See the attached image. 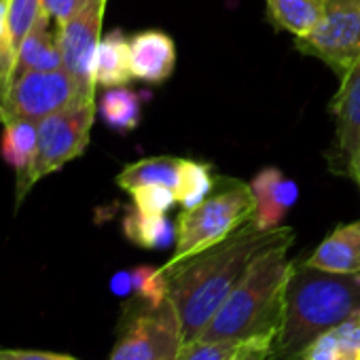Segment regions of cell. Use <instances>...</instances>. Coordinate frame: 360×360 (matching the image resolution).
I'll list each match as a JSON object with an SVG mask.
<instances>
[{"label":"cell","mask_w":360,"mask_h":360,"mask_svg":"<svg viewBox=\"0 0 360 360\" xmlns=\"http://www.w3.org/2000/svg\"><path fill=\"white\" fill-rule=\"evenodd\" d=\"M295 242L290 227L259 229L255 223L244 225L240 231L221 244L198 252L172 267H163L169 282V303L183 328V341L198 339L219 307L240 284L252 263L267 250Z\"/></svg>","instance_id":"1"},{"label":"cell","mask_w":360,"mask_h":360,"mask_svg":"<svg viewBox=\"0 0 360 360\" xmlns=\"http://www.w3.org/2000/svg\"><path fill=\"white\" fill-rule=\"evenodd\" d=\"M360 309V274H330L295 263L269 360H301L307 345Z\"/></svg>","instance_id":"2"},{"label":"cell","mask_w":360,"mask_h":360,"mask_svg":"<svg viewBox=\"0 0 360 360\" xmlns=\"http://www.w3.org/2000/svg\"><path fill=\"white\" fill-rule=\"evenodd\" d=\"M288 250L290 244H284L259 257L200 337L219 341L278 333L284 288L295 265V261L288 259Z\"/></svg>","instance_id":"3"},{"label":"cell","mask_w":360,"mask_h":360,"mask_svg":"<svg viewBox=\"0 0 360 360\" xmlns=\"http://www.w3.org/2000/svg\"><path fill=\"white\" fill-rule=\"evenodd\" d=\"M255 219V195L248 183L231 176H217L212 193L195 208L183 210L176 221L174 252L163 267H172L204 252Z\"/></svg>","instance_id":"4"},{"label":"cell","mask_w":360,"mask_h":360,"mask_svg":"<svg viewBox=\"0 0 360 360\" xmlns=\"http://www.w3.org/2000/svg\"><path fill=\"white\" fill-rule=\"evenodd\" d=\"M98 112L96 100L91 102H77L64 110H58L37 125V155L28 176L18 185V200L20 206L24 198L32 191V187L41 178L62 169L68 161L81 157L89 144L91 125Z\"/></svg>","instance_id":"5"},{"label":"cell","mask_w":360,"mask_h":360,"mask_svg":"<svg viewBox=\"0 0 360 360\" xmlns=\"http://www.w3.org/2000/svg\"><path fill=\"white\" fill-rule=\"evenodd\" d=\"M183 343V328L169 301L150 307L127 299L108 360H176Z\"/></svg>","instance_id":"6"},{"label":"cell","mask_w":360,"mask_h":360,"mask_svg":"<svg viewBox=\"0 0 360 360\" xmlns=\"http://www.w3.org/2000/svg\"><path fill=\"white\" fill-rule=\"evenodd\" d=\"M295 47L326 64L339 79L360 62V0H324V13Z\"/></svg>","instance_id":"7"},{"label":"cell","mask_w":360,"mask_h":360,"mask_svg":"<svg viewBox=\"0 0 360 360\" xmlns=\"http://www.w3.org/2000/svg\"><path fill=\"white\" fill-rule=\"evenodd\" d=\"M81 91L77 81L64 70H32L13 81L3 106H0V121L11 123L20 119L41 121L58 110H64L77 102H91Z\"/></svg>","instance_id":"8"},{"label":"cell","mask_w":360,"mask_h":360,"mask_svg":"<svg viewBox=\"0 0 360 360\" xmlns=\"http://www.w3.org/2000/svg\"><path fill=\"white\" fill-rule=\"evenodd\" d=\"M106 3L108 0H87V5L79 13L58 26V43L62 51L64 70L89 98H96L94 58L102 39Z\"/></svg>","instance_id":"9"},{"label":"cell","mask_w":360,"mask_h":360,"mask_svg":"<svg viewBox=\"0 0 360 360\" xmlns=\"http://www.w3.org/2000/svg\"><path fill=\"white\" fill-rule=\"evenodd\" d=\"M337 121V159L341 174L352 176L360 153V62L339 79V89L330 100Z\"/></svg>","instance_id":"10"},{"label":"cell","mask_w":360,"mask_h":360,"mask_svg":"<svg viewBox=\"0 0 360 360\" xmlns=\"http://www.w3.org/2000/svg\"><path fill=\"white\" fill-rule=\"evenodd\" d=\"M255 195V219L259 229H276L299 200V187L278 167L261 169L250 183Z\"/></svg>","instance_id":"11"},{"label":"cell","mask_w":360,"mask_h":360,"mask_svg":"<svg viewBox=\"0 0 360 360\" xmlns=\"http://www.w3.org/2000/svg\"><path fill=\"white\" fill-rule=\"evenodd\" d=\"M131 75L138 81L165 83L176 68V43L161 30H142L129 39Z\"/></svg>","instance_id":"12"},{"label":"cell","mask_w":360,"mask_h":360,"mask_svg":"<svg viewBox=\"0 0 360 360\" xmlns=\"http://www.w3.org/2000/svg\"><path fill=\"white\" fill-rule=\"evenodd\" d=\"M303 263L330 274H360V219L335 227Z\"/></svg>","instance_id":"13"},{"label":"cell","mask_w":360,"mask_h":360,"mask_svg":"<svg viewBox=\"0 0 360 360\" xmlns=\"http://www.w3.org/2000/svg\"><path fill=\"white\" fill-rule=\"evenodd\" d=\"M51 24H56V22L43 9L41 15L34 22L32 30L28 32V37L20 45L13 81L20 79L26 72H32V70H58V68H64L60 43H58V26L53 30Z\"/></svg>","instance_id":"14"},{"label":"cell","mask_w":360,"mask_h":360,"mask_svg":"<svg viewBox=\"0 0 360 360\" xmlns=\"http://www.w3.org/2000/svg\"><path fill=\"white\" fill-rule=\"evenodd\" d=\"M134 79L129 62V41L123 30H110L100 39L94 58V85L102 89L123 87Z\"/></svg>","instance_id":"15"},{"label":"cell","mask_w":360,"mask_h":360,"mask_svg":"<svg viewBox=\"0 0 360 360\" xmlns=\"http://www.w3.org/2000/svg\"><path fill=\"white\" fill-rule=\"evenodd\" d=\"M180 167H183V157L159 155V157L140 159V161L127 163L119 172L117 185L127 193L140 187H167L176 193Z\"/></svg>","instance_id":"16"},{"label":"cell","mask_w":360,"mask_h":360,"mask_svg":"<svg viewBox=\"0 0 360 360\" xmlns=\"http://www.w3.org/2000/svg\"><path fill=\"white\" fill-rule=\"evenodd\" d=\"M301 360H360V309L314 339Z\"/></svg>","instance_id":"17"},{"label":"cell","mask_w":360,"mask_h":360,"mask_svg":"<svg viewBox=\"0 0 360 360\" xmlns=\"http://www.w3.org/2000/svg\"><path fill=\"white\" fill-rule=\"evenodd\" d=\"M123 236L146 250H165L176 244V225L165 214H146L131 206L121 223Z\"/></svg>","instance_id":"18"},{"label":"cell","mask_w":360,"mask_h":360,"mask_svg":"<svg viewBox=\"0 0 360 360\" xmlns=\"http://www.w3.org/2000/svg\"><path fill=\"white\" fill-rule=\"evenodd\" d=\"M265 5L271 26L295 39L311 32L324 13V0H265Z\"/></svg>","instance_id":"19"},{"label":"cell","mask_w":360,"mask_h":360,"mask_svg":"<svg viewBox=\"0 0 360 360\" xmlns=\"http://www.w3.org/2000/svg\"><path fill=\"white\" fill-rule=\"evenodd\" d=\"M37 121L20 119L5 123L3 142H0V150H3L5 161L18 172V185L28 176L34 155H37Z\"/></svg>","instance_id":"20"},{"label":"cell","mask_w":360,"mask_h":360,"mask_svg":"<svg viewBox=\"0 0 360 360\" xmlns=\"http://www.w3.org/2000/svg\"><path fill=\"white\" fill-rule=\"evenodd\" d=\"M98 115L102 121L121 134H127L138 127L142 117V96L127 85L104 89L102 98L98 100Z\"/></svg>","instance_id":"21"},{"label":"cell","mask_w":360,"mask_h":360,"mask_svg":"<svg viewBox=\"0 0 360 360\" xmlns=\"http://www.w3.org/2000/svg\"><path fill=\"white\" fill-rule=\"evenodd\" d=\"M214 167L204 161H193V159H183V167H180V178L176 187V200L178 206L183 210L195 208L202 204L214 189L217 185Z\"/></svg>","instance_id":"22"},{"label":"cell","mask_w":360,"mask_h":360,"mask_svg":"<svg viewBox=\"0 0 360 360\" xmlns=\"http://www.w3.org/2000/svg\"><path fill=\"white\" fill-rule=\"evenodd\" d=\"M5 3H7V13H5L3 41L18 56L20 45L32 30L43 7H41V0H5Z\"/></svg>","instance_id":"23"},{"label":"cell","mask_w":360,"mask_h":360,"mask_svg":"<svg viewBox=\"0 0 360 360\" xmlns=\"http://www.w3.org/2000/svg\"><path fill=\"white\" fill-rule=\"evenodd\" d=\"M131 271L134 295L131 299L142 301L150 307H161L169 301V282L163 267L153 265H138Z\"/></svg>","instance_id":"24"},{"label":"cell","mask_w":360,"mask_h":360,"mask_svg":"<svg viewBox=\"0 0 360 360\" xmlns=\"http://www.w3.org/2000/svg\"><path fill=\"white\" fill-rule=\"evenodd\" d=\"M242 339H193L183 343L176 360H231Z\"/></svg>","instance_id":"25"},{"label":"cell","mask_w":360,"mask_h":360,"mask_svg":"<svg viewBox=\"0 0 360 360\" xmlns=\"http://www.w3.org/2000/svg\"><path fill=\"white\" fill-rule=\"evenodd\" d=\"M134 208L146 214H167L176 204V193L167 187H140L131 193Z\"/></svg>","instance_id":"26"},{"label":"cell","mask_w":360,"mask_h":360,"mask_svg":"<svg viewBox=\"0 0 360 360\" xmlns=\"http://www.w3.org/2000/svg\"><path fill=\"white\" fill-rule=\"evenodd\" d=\"M274 339H276V333H265V335L242 339L231 360H269Z\"/></svg>","instance_id":"27"},{"label":"cell","mask_w":360,"mask_h":360,"mask_svg":"<svg viewBox=\"0 0 360 360\" xmlns=\"http://www.w3.org/2000/svg\"><path fill=\"white\" fill-rule=\"evenodd\" d=\"M85 5H87V0H41V7L49 13L56 26H62L64 22H68Z\"/></svg>","instance_id":"28"},{"label":"cell","mask_w":360,"mask_h":360,"mask_svg":"<svg viewBox=\"0 0 360 360\" xmlns=\"http://www.w3.org/2000/svg\"><path fill=\"white\" fill-rule=\"evenodd\" d=\"M0 360H79V358L68 356V354H56V352L0 347Z\"/></svg>","instance_id":"29"},{"label":"cell","mask_w":360,"mask_h":360,"mask_svg":"<svg viewBox=\"0 0 360 360\" xmlns=\"http://www.w3.org/2000/svg\"><path fill=\"white\" fill-rule=\"evenodd\" d=\"M110 290L112 295L121 297V299H131L134 295V282H131V271L129 269H123V271H117L112 278H110Z\"/></svg>","instance_id":"30"},{"label":"cell","mask_w":360,"mask_h":360,"mask_svg":"<svg viewBox=\"0 0 360 360\" xmlns=\"http://www.w3.org/2000/svg\"><path fill=\"white\" fill-rule=\"evenodd\" d=\"M5 13H7V3L0 0V39H3V32H5Z\"/></svg>","instance_id":"31"},{"label":"cell","mask_w":360,"mask_h":360,"mask_svg":"<svg viewBox=\"0 0 360 360\" xmlns=\"http://www.w3.org/2000/svg\"><path fill=\"white\" fill-rule=\"evenodd\" d=\"M352 178L356 180V185H358V189H360V153H358V159H356V165H354Z\"/></svg>","instance_id":"32"}]
</instances>
